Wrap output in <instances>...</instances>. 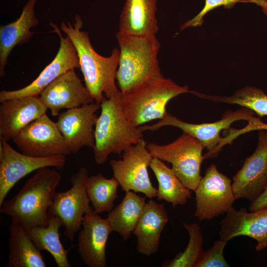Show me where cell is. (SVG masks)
<instances>
[{"label": "cell", "mask_w": 267, "mask_h": 267, "mask_svg": "<svg viewBox=\"0 0 267 267\" xmlns=\"http://www.w3.org/2000/svg\"><path fill=\"white\" fill-rule=\"evenodd\" d=\"M83 25L82 18L76 14L72 23L61 21L60 29L74 44L85 86L94 102L100 105L104 98H109L120 92L116 82L120 50L113 48L108 57L99 55L92 47L89 33L82 30Z\"/></svg>", "instance_id": "cell-1"}, {"label": "cell", "mask_w": 267, "mask_h": 267, "mask_svg": "<svg viewBox=\"0 0 267 267\" xmlns=\"http://www.w3.org/2000/svg\"><path fill=\"white\" fill-rule=\"evenodd\" d=\"M61 180V174L49 167L37 170L13 197L3 202L0 211L26 230L48 224V211Z\"/></svg>", "instance_id": "cell-2"}, {"label": "cell", "mask_w": 267, "mask_h": 267, "mask_svg": "<svg viewBox=\"0 0 267 267\" xmlns=\"http://www.w3.org/2000/svg\"><path fill=\"white\" fill-rule=\"evenodd\" d=\"M116 39L120 50L116 82L121 92L163 76L158 59L161 44L156 35L130 36L117 32Z\"/></svg>", "instance_id": "cell-3"}, {"label": "cell", "mask_w": 267, "mask_h": 267, "mask_svg": "<svg viewBox=\"0 0 267 267\" xmlns=\"http://www.w3.org/2000/svg\"><path fill=\"white\" fill-rule=\"evenodd\" d=\"M119 93L104 98L100 104L101 113L94 128L95 143L92 148L95 162L104 163L111 153L121 154L143 138V131L124 114Z\"/></svg>", "instance_id": "cell-4"}, {"label": "cell", "mask_w": 267, "mask_h": 267, "mask_svg": "<svg viewBox=\"0 0 267 267\" xmlns=\"http://www.w3.org/2000/svg\"><path fill=\"white\" fill-rule=\"evenodd\" d=\"M191 92L187 86H181L164 76L146 81L122 93L119 100L126 117L135 126L163 119L168 114L166 105L172 98Z\"/></svg>", "instance_id": "cell-5"}, {"label": "cell", "mask_w": 267, "mask_h": 267, "mask_svg": "<svg viewBox=\"0 0 267 267\" xmlns=\"http://www.w3.org/2000/svg\"><path fill=\"white\" fill-rule=\"evenodd\" d=\"M147 147L153 157L172 164V170L186 187L194 191L202 177L200 168L204 146L194 137L183 133L173 142L159 145L150 142Z\"/></svg>", "instance_id": "cell-6"}, {"label": "cell", "mask_w": 267, "mask_h": 267, "mask_svg": "<svg viewBox=\"0 0 267 267\" xmlns=\"http://www.w3.org/2000/svg\"><path fill=\"white\" fill-rule=\"evenodd\" d=\"M88 177L87 168L81 167L71 178V187L64 192H56L48 211V215L61 219L65 228L63 234L71 241L81 229L85 215L93 209L89 205L86 188L85 182Z\"/></svg>", "instance_id": "cell-7"}, {"label": "cell", "mask_w": 267, "mask_h": 267, "mask_svg": "<svg viewBox=\"0 0 267 267\" xmlns=\"http://www.w3.org/2000/svg\"><path fill=\"white\" fill-rule=\"evenodd\" d=\"M153 158L142 138L124 152L122 159L110 161L113 177L123 191L142 193L150 199L156 197L157 189L153 186L147 170Z\"/></svg>", "instance_id": "cell-8"}, {"label": "cell", "mask_w": 267, "mask_h": 267, "mask_svg": "<svg viewBox=\"0 0 267 267\" xmlns=\"http://www.w3.org/2000/svg\"><path fill=\"white\" fill-rule=\"evenodd\" d=\"M12 141L22 153L34 157L72 153L56 122L46 114L25 127Z\"/></svg>", "instance_id": "cell-9"}, {"label": "cell", "mask_w": 267, "mask_h": 267, "mask_svg": "<svg viewBox=\"0 0 267 267\" xmlns=\"http://www.w3.org/2000/svg\"><path fill=\"white\" fill-rule=\"evenodd\" d=\"M231 181L215 164L206 171L196 188L194 215L199 220H210L226 213L236 200Z\"/></svg>", "instance_id": "cell-10"}, {"label": "cell", "mask_w": 267, "mask_h": 267, "mask_svg": "<svg viewBox=\"0 0 267 267\" xmlns=\"http://www.w3.org/2000/svg\"><path fill=\"white\" fill-rule=\"evenodd\" d=\"M66 159V156L64 155L38 158L19 153L0 137V207L9 191L20 179L44 167L62 170Z\"/></svg>", "instance_id": "cell-11"}, {"label": "cell", "mask_w": 267, "mask_h": 267, "mask_svg": "<svg viewBox=\"0 0 267 267\" xmlns=\"http://www.w3.org/2000/svg\"><path fill=\"white\" fill-rule=\"evenodd\" d=\"M254 112L247 108L237 110L235 111H227L222 119L215 122L191 124L185 122L168 113L162 119L151 126H139L144 131H155L160 128L170 126L178 128L183 133L188 134L197 139L208 151L203 155L205 159L211 158L216 148L221 142L222 137L220 136L222 130H227L233 122L244 120L248 122L255 117Z\"/></svg>", "instance_id": "cell-12"}, {"label": "cell", "mask_w": 267, "mask_h": 267, "mask_svg": "<svg viewBox=\"0 0 267 267\" xmlns=\"http://www.w3.org/2000/svg\"><path fill=\"white\" fill-rule=\"evenodd\" d=\"M49 25L52 28V32L57 34L60 39V46L54 59L29 85L17 90L0 91V102L13 98L39 95L45 88L67 71L80 68L77 52L71 39L68 36L63 37L60 29L53 22H50Z\"/></svg>", "instance_id": "cell-13"}, {"label": "cell", "mask_w": 267, "mask_h": 267, "mask_svg": "<svg viewBox=\"0 0 267 267\" xmlns=\"http://www.w3.org/2000/svg\"><path fill=\"white\" fill-rule=\"evenodd\" d=\"M255 152L244 160L233 178L232 188L236 199L252 202L267 186V131L260 130Z\"/></svg>", "instance_id": "cell-14"}, {"label": "cell", "mask_w": 267, "mask_h": 267, "mask_svg": "<svg viewBox=\"0 0 267 267\" xmlns=\"http://www.w3.org/2000/svg\"><path fill=\"white\" fill-rule=\"evenodd\" d=\"M100 107L96 102L68 109L59 113L56 122L72 153L76 154L83 147L93 148L94 129Z\"/></svg>", "instance_id": "cell-15"}, {"label": "cell", "mask_w": 267, "mask_h": 267, "mask_svg": "<svg viewBox=\"0 0 267 267\" xmlns=\"http://www.w3.org/2000/svg\"><path fill=\"white\" fill-rule=\"evenodd\" d=\"M42 102L52 116L62 109H71L94 102L87 87L76 74L75 68L67 71L45 88L40 93Z\"/></svg>", "instance_id": "cell-16"}, {"label": "cell", "mask_w": 267, "mask_h": 267, "mask_svg": "<svg viewBox=\"0 0 267 267\" xmlns=\"http://www.w3.org/2000/svg\"><path fill=\"white\" fill-rule=\"evenodd\" d=\"M82 226L77 244L82 261L89 267H105L106 242L113 231L107 219L93 209L84 216Z\"/></svg>", "instance_id": "cell-17"}, {"label": "cell", "mask_w": 267, "mask_h": 267, "mask_svg": "<svg viewBox=\"0 0 267 267\" xmlns=\"http://www.w3.org/2000/svg\"><path fill=\"white\" fill-rule=\"evenodd\" d=\"M220 239L228 242L238 236H247L257 242L256 251L267 247V208L248 213L244 208L231 207L221 221Z\"/></svg>", "instance_id": "cell-18"}, {"label": "cell", "mask_w": 267, "mask_h": 267, "mask_svg": "<svg viewBox=\"0 0 267 267\" xmlns=\"http://www.w3.org/2000/svg\"><path fill=\"white\" fill-rule=\"evenodd\" d=\"M0 137L8 141L30 123L46 114L47 107L39 95L13 98L0 102Z\"/></svg>", "instance_id": "cell-19"}, {"label": "cell", "mask_w": 267, "mask_h": 267, "mask_svg": "<svg viewBox=\"0 0 267 267\" xmlns=\"http://www.w3.org/2000/svg\"><path fill=\"white\" fill-rule=\"evenodd\" d=\"M169 221L164 204L150 199L146 202L133 232L136 238V250L144 255L157 252L162 231Z\"/></svg>", "instance_id": "cell-20"}, {"label": "cell", "mask_w": 267, "mask_h": 267, "mask_svg": "<svg viewBox=\"0 0 267 267\" xmlns=\"http://www.w3.org/2000/svg\"><path fill=\"white\" fill-rule=\"evenodd\" d=\"M157 0H125L120 15V34L136 36L156 35Z\"/></svg>", "instance_id": "cell-21"}, {"label": "cell", "mask_w": 267, "mask_h": 267, "mask_svg": "<svg viewBox=\"0 0 267 267\" xmlns=\"http://www.w3.org/2000/svg\"><path fill=\"white\" fill-rule=\"evenodd\" d=\"M36 2L37 0H28L15 21L0 27V78L5 75L7 58L13 48L18 44L28 42L34 34L31 29L39 25L35 12Z\"/></svg>", "instance_id": "cell-22"}, {"label": "cell", "mask_w": 267, "mask_h": 267, "mask_svg": "<svg viewBox=\"0 0 267 267\" xmlns=\"http://www.w3.org/2000/svg\"><path fill=\"white\" fill-rule=\"evenodd\" d=\"M7 267H46L44 257L26 229L12 221L9 226Z\"/></svg>", "instance_id": "cell-23"}, {"label": "cell", "mask_w": 267, "mask_h": 267, "mask_svg": "<svg viewBox=\"0 0 267 267\" xmlns=\"http://www.w3.org/2000/svg\"><path fill=\"white\" fill-rule=\"evenodd\" d=\"M125 192L122 201L109 212L106 219L113 231L126 240L133 234L146 202L145 197L133 191Z\"/></svg>", "instance_id": "cell-24"}, {"label": "cell", "mask_w": 267, "mask_h": 267, "mask_svg": "<svg viewBox=\"0 0 267 267\" xmlns=\"http://www.w3.org/2000/svg\"><path fill=\"white\" fill-rule=\"evenodd\" d=\"M149 167L158 182L156 196L158 200H164L176 207L184 205L191 197V190L185 186L163 161L153 157Z\"/></svg>", "instance_id": "cell-25"}, {"label": "cell", "mask_w": 267, "mask_h": 267, "mask_svg": "<svg viewBox=\"0 0 267 267\" xmlns=\"http://www.w3.org/2000/svg\"><path fill=\"white\" fill-rule=\"evenodd\" d=\"M48 216L46 227L30 228L26 230L28 234L40 250H46L51 255L58 267H71L67 258L70 249H65L59 238V230L63 222L57 216Z\"/></svg>", "instance_id": "cell-26"}, {"label": "cell", "mask_w": 267, "mask_h": 267, "mask_svg": "<svg viewBox=\"0 0 267 267\" xmlns=\"http://www.w3.org/2000/svg\"><path fill=\"white\" fill-rule=\"evenodd\" d=\"M88 197L94 211L97 214L109 212L118 198V187L120 184L113 177L107 178L102 174L88 177L85 182Z\"/></svg>", "instance_id": "cell-27"}, {"label": "cell", "mask_w": 267, "mask_h": 267, "mask_svg": "<svg viewBox=\"0 0 267 267\" xmlns=\"http://www.w3.org/2000/svg\"><path fill=\"white\" fill-rule=\"evenodd\" d=\"M197 96L216 102L237 104L252 110L261 117L267 116V95L261 89L245 87L231 95L220 96L198 93Z\"/></svg>", "instance_id": "cell-28"}, {"label": "cell", "mask_w": 267, "mask_h": 267, "mask_svg": "<svg viewBox=\"0 0 267 267\" xmlns=\"http://www.w3.org/2000/svg\"><path fill=\"white\" fill-rule=\"evenodd\" d=\"M189 234L188 244L182 252H179L173 259L164 262L165 267H194L203 250V237L197 223L188 224L182 222Z\"/></svg>", "instance_id": "cell-29"}, {"label": "cell", "mask_w": 267, "mask_h": 267, "mask_svg": "<svg viewBox=\"0 0 267 267\" xmlns=\"http://www.w3.org/2000/svg\"><path fill=\"white\" fill-rule=\"evenodd\" d=\"M227 242L222 239L214 242L208 250H203L194 267H230L223 256V250Z\"/></svg>", "instance_id": "cell-30"}, {"label": "cell", "mask_w": 267, "mask_h": 267, "mask_svg": "<svg viewBox=\"0 0 267 267\" xmlns=\"http://www.w3.org/2000/svg\"><path fill=\"white\" fill-rule=\"evenodd\" d=\"M238 2L256 3V0H205V5L202 10L195 16L182 25L180 30L187 28L200 26L204 22V16L208 12L222 6L226 8H231Z\"/></svg>", "instance_id": "cell-31"}, {"label": "cell", "mask_w": 267, "mask_h": 267, "mask_svg": "<svg viewBox=\"0 0 267 267\" xmlns=\"http://www.w3.org/2000/svg\"><path fill=\"white\" fill-rule=\"evenodd\" d=\"M256 130L267 131V124L263 123L260 118L255 117L248 122L246 126L241 129H229L228 133L223 137L221 145L223 146L226 144H230L241 134Z\"/></svg>", "instance_id": "cell-32"}, {"label": "cell", "mask_w": 267, "mask_h": 267, "mask_svg": "<svg viewBox=\"0 0 267 267\" xmlns=\"http://www.w3.org/2000/svg\"><path fill=\"white\" fill-rule=\"evenodd\" d=\"M267 208V186L260 195L252 202L249 210L250 212Z\"/></svg>", "instance_id": "cell-33"}, {"label": "cell", "mask_w": 267, "mask_h": 267, "mask_svg": "<svg viewBox=\"0 0 267 267\" xmlns=\"http://www.w3.org/2000/svg\"><path fill=\"white\" fill-rule=\"evenodd\" d=\"M257 4L260 6L264 12L267 15V0H257Z\"/></svg>", "instance_id": "cell-34"}]
</instances>
